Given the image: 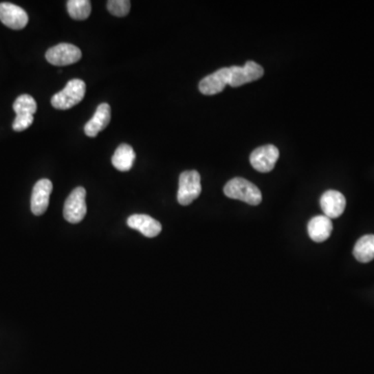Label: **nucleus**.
<instances>
[{"label": "nucleus", "instance_id": "9d476101", "mask_svg": "<svg viewBox=\"0 0 374 374\" xmlns=\"http://www.w3.org/2000/svg\"><path fill=\"white\" fill-rule=\"evenodd\" d=\"M230 82V68H221L205 77L199 83V89L203 95L211 96L221 93Z\"/></svg>", "mask_w": 374, "mask_h": 374}, {"label": "nucleus", "instance_id": "f8f14e48", "mask_svg": "<svg viewBox=\"0 0 374 374\" xmlns=\"http://www.w3.org/2000/svg\"><path fill=\"white\" fill-rule=\"evenodd\" d=\"M128 227L143 234L144 236L153 239L160 235L162 230V223L153 217L146 214H133L128 217Z\"/></svg>", "mask_w": 374, "mask_h": 374}, {"label": "nucleus", "instance_id": "6ab92c4d", "mask_svg": "<svg viewBox=\"0 0 374 374\" xmlns=\"http://www.w3.org/2000/svg\"><path fill=\"white\" fill-rule=\"evenodd\" d=\"M131 7L129 0H109L107 9L116 17H125L128 15Z\"/></svg>", "mask_w": 374, "mask_h": 374}, {"label": "nucleus", "instance_id": "aec40b11", "mask_svg": "<svg viewBox=\"0 0 374 374\" xmlns=\"http://www.w3.org/2000/svg\"><path fill=\"white\" fill-rule=\"evenodd\" d=\"M34 123L32 115H17L13 123V129L17 132L24 131Z\"/></svg>", "mask_w": 374, "mask_h": 374}, {"label": "nucleus", "instance_id": "0eeeda50", "mask_svg": "<svg viewBox=\"0 0 374 374\" xmlns=\"http://www.w3.org/2000/svg\"><path fill=\"white\" fill-rule=\"evenodd\" d=\"M278 156H280V152L276 146H262L252 152L250 162H251L252 166L258 172L268 173L274 170Z\"/></svg>", "mask_w": 374, "mask_h": 374}, {"label": "nucleus", "instance_id": "2eb2a0df", "mask_svg": "<svg viewBox=\"0 0 374 374\" xmlns=\"http://www.w3.org/2000/svg\"><path fill=\"white\" fill-rule=\"evenodd\" d=\"M134 160H135V153L132 149L131 146L123 145L119 146L111 158L113 166L120 172H128L133 166Z\"/></svg>", "mask_w": 374, "mask_h": 374}, {"label": "nucleus", "instance_id": "39448f33", "mask_svg": "<svg viewBox=\"0 0 374 374\" xmlns=\"http://www.w3.org/2000/svg\"><path fill=\"white\" fill-rule=\"evenodd\" d=\"M81 56L82 54L78 47L67 43L52 47L46 52V60L54 66H69L75 64L80 60Z\"/></svg>", "mask_w": 374, "mask_h": 374}, {"label": "nucleus", "instance_id": "9b49d317", "mask_svg": "<svg viewBox=\"0 0 374 374\" xmlns=\"http://www.w3.org/2000/svg\"><path fill=\"white\" fill-rule=\"evenodd\" d=\"M320 206L324 217L337 219L344 212L346 206L345 197L337 190H327L320 199Z\"/></svg>", "mask_w": 374, "mask_h": 374}, {"label": "nucleus", "instance_id": "1a4fd4ad", "mask_svg": "<svg viewBox=\"0 0 374 374\" xmlns=\"http://www.w3.org/2000/svg\"><path fill=\"white\" fill-rule=\"evenodd\" d=\"M0 21L12 30H19L28 23V15L22 8L10 3H0Z\"/></svg>", "mask_w": 374, "mask_h": 374}, {"label": "nucleus", "instance_id": "20e7f679", "mask_svg": "<svg viewBox=\"0 0 374 374\" xmlns=\"http://www.w3.org/2000/svg\"><path fill=\"white\" fill-rule=\"evenodd\" d=\"M85 197L87 192L83 187H77L71 192L64 206V217L67 221L78 223L85 219L87 210Z\"/></svg>", "mask_w": 374, "mask_h": 374}, {"label": "nucleus", "instance_id": "7ed1b4c3", "mask_svg": "<svg viewBox=\"0 0 374 374\" xmlns=\"http://www.w3.org/2000/svg\"><path fill=\"white\" fill-rule=\"evenodd\" d=\"M202 192L201 176L197 170H185L179 177L177 200L182 206L192 204Z\"/></svg>", "mask_w": 374, "mask_h": 374}, {"label": "nucleus", "instance_id": "f03ea898", "mask_svg": "<svg viewBox=\"0 0 374 374\" xmlns=\"http://www.w3.org/2000/svg\"><path fill=\"white\" fill-rule=\"evenodd\" d=\"M85 89L87 87L85 81L81 79H71L63 91L52 97V107L60 111L72 109L83 100Z\"/></svg>", "mask_w": 374, "mask_h": 374}, {"label": "nucleus", "instance_id": "a211bd4d", "mask_svg": "<svg viewBox=\"0 0 374 374\" xmlns=\"http://www.w3.org/2000/svg\"><path fill=\"white\" fill-rule=\"evenodd\" d=\"M14 111L16 115H32L36 113L38 107H36V100L30 95H21L16 99L13 105Z\"/></svg>", "mask_w": 374, "mask_h": 374}, {"label": "nucleus", "instance_id": "4468645a", "mask_svg": "<svg viewBox=\"0 0 374 374\" xmlns=\"http://www.w3.org/2000/svg\"><path fill=\"white\" fill-rule=\"evenodd\" d=\"M333 232V223L329 217L318 215L313 217L308 223V233L315 243H323L329 239Z\"/></svg>", "mask_w": 374, "mask_h": 374}, {"label": "nucleus", "instance_id": "dca6fc26", "mask_svg": "<svg viewBox=\"0 0 374 374\" xmlns=\"http://www.w3.org/2000/svg\"><path fill=\"white\" fill-rule=\"evenodd\" d=\"M353 256L362 263H368L374 259V235H365L355 243Z\"/></svg>", "mask_w": 374, "mask_h": 374}, {"label": "nucleus", "instance_id": "423d86ee", "mask_svg": "<svg viewBox=\"0 0 374 374\" xmlns=\"http://www.w3.org/2000/svg\"><path fill=\"white\" fill-rule=\"evenodd\" d=\"M263 74L264 69L260 65L249 60L243 67H230L229 85L233 87H241L245 83L258 80L263 76Z\"/></svg>", "mask_w": 374, "mask_h": 374}, {"label": "nucleus", "instance_id": "f3484780", "mask_svg": "<svg viewBox=\"0 0 374 374\" xmlns=\"http://www.w3.org/2000/svg\"><path fill=\"white\" fill-rule=\"evenodd\" d=\"M67 9L73 19L85 20L91 15V5L89 0H69Z\"/></svg>", "mask_w": 374, "mask_h": 374}, {"label": "nucleus", "instance_id": "f257e3e1", "mask_svg": "<svg viewBox=\"0 0 374 374\" xmlns=\"http://www.w3.org/2000/svg\"><path fill=\"white\" fill-rule=\"evenodd\" d=\"M226 196L234 200H241L247 204L257 206L262 202V194L259 188L247 179L233 178L223 187Z\"/></svg>", "mask_w": 374, "mask_h": 374}, {"label": "nucleus", "instance_id": "6e6552de", "mask_svg": "<svg viewBox=\"0 0 374 374\" xmlns=\"http://www.w3.org/2000/svg\"><path fill=\"white\" fill-rule=\"evenodd\" d=\"M54 190L52 182L48 179H41L34 184L32 190L30 208L36 217L44 214L50 206V195Z\"/></svg>", "mask_w": 374, "mask_h": 374}, {"label": "nucleus", "instance_id": "ddd939ff", "mask_svg": "<svg viewBox=\"0 0 374 374\" xmlns=\"http://www.w3.org/2000/svg\"><path fill=\"white\" fill-rule=\"evenodd\" d=\"M111 119V109L107 103H102L97 107L94 117L85 124V133L89 138H95L99 132L109 126Z\"/></svg>", "mask_w": 374, "mask_h": 374}]
</instances>
